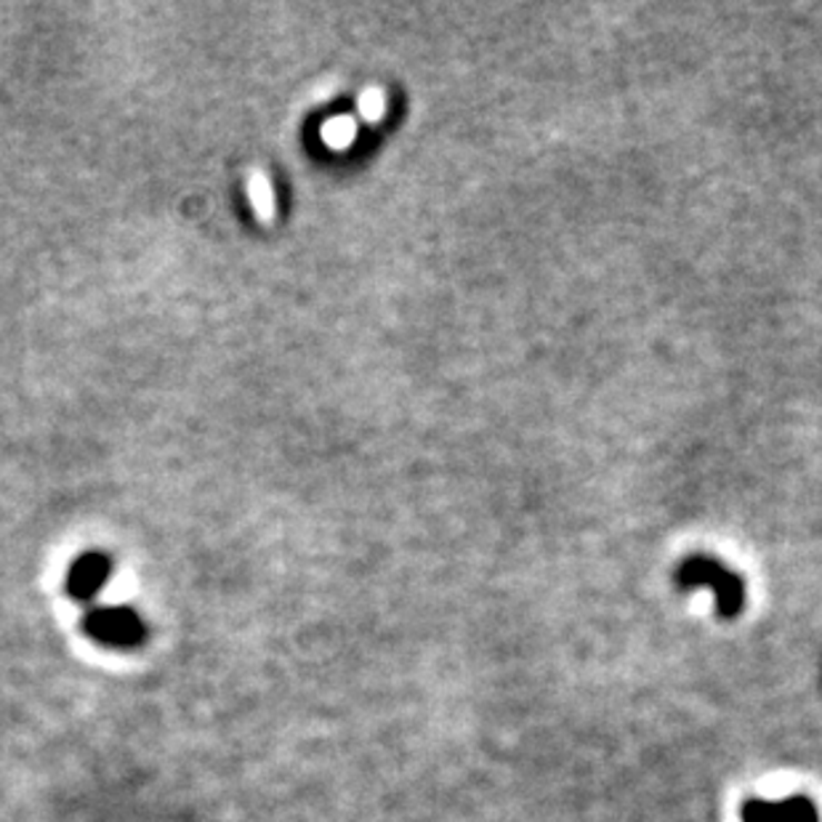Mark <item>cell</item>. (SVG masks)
<instances>
[{
	"label": "cell",
	"instance_id": "obj_1",
	"mask_svg": "<svg viewBox=\"0 0 822 822\" xmlns=\"http://www.w3.org/2000/svg\"><path fill=\"white\" fill-rule=\"evenodd\" d=\"M248 197L254 202L256 216L261 221L275 219V192H271L269 179L261 171H254L248 176Z\"/></svg>",
	"mask_w": 822,
	"mask_h": 822
},
{
	"label": "cell",
	"instance_id": "obj_2",
	"mask_svg": "<svg viewBox=\"0 0 822 822\" xmlns=\"http://www.w3.org/2000/svg\"><path fill=\"white\" fill-rule=\"evenodd\" d=\"M355 136H357V123L351 118H346V115H341V118H333L323 126V141L333 149L349 147L351 141H355Z\"/></svg>",
	"mask_w": 822,
	"mask_h": 822
},
{
	"label": "cell",
	"instance_id": "obj_3",
	"mask_svg": "<svg viewBox=\"0 0 822 822\" xmlns=\"http://www.w3.org/2000/svg\"><path fill=\"white\" fill-rule=\"evenodd\" d=\"M384 93H378L376 88H370V91L363 93V99H359V115H363L365 120H378L380 115H384Z\"/></svg>",
	"mask_w": 822,
	"mask_h": 822
}]
</instances>
